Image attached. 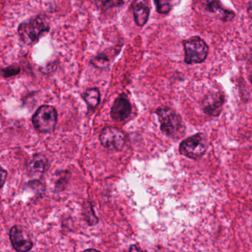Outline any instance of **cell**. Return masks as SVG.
I'll use <instances>...</instances> for the list:
<instances>
[{"mask_svg": "<svg viewBox=\"0 0 252 252\" xmlns=\"http://www.w3.org/2000/svg\"><path fill=\"white\" fill-rule=\"evenodd\" d=\"M201 3H202L204 8L208 11L212 12V13H217V12L221 13L223 14V21L232 20L235 16L232 12H229L228 10H225L221 8L217 4L216 0H201Z\"/></svg>", "mask_w": 252, "mask_h": 252, "instance_id": "obj_13", "label": "cell"}, {"mask_svg": "<svg viewBox=\"0 0 252 252\" xmlns=\"http://www.w3.org/2000/svg\"><path fill=\"white\" fill-rule=\"evenodd\" d=\"M131 113V103L127 96L124 93H121L114 101L111 109V117L117 122H123L128 119Z\"/></svg>", "mask_w": 252, "mask_h": 252, "instance_id": "obj_8", "label": "cell"}, {"mask_svg": "<svg viewBox=\"0 0 252 252\" xmlns=\"http://www.w3.org/2000/svg\"><path fill=\"white\" fill-rule=\"evenodd\" d=\"M48 18L44 15H37L23 21L18 26L19 39L26 45H33L50 32Z\"/></svg>", "mask_w": 252, "mask_h": 252, "instance_id": "obj_1", "label": "cell"}, {"mask_svg": "<svg viewBox=\"0 0 252 252\" xmlns=\"http://www.w3.org/2000/svg\"><path fill=\"white\" fill-rule=\"evenodd\" d=\"M48 165V161L44 155L35 154L28 159L26 164L28 176L36 181L41 179Z\"/></svg>", "mask_w": 252, "mask_h": 252, "instance_id": "obj_10", "label": "cell"}, {"mask_svg": "<svg viewBox=\"0 0 252 252\" xmlns=\"http://www.w3.org/2000/svg\"><path fill=\"white\" fill-rule=\"evenodd\" d=\"M57 112L53 106H41L32 118L33 125L37 131L41 133H52L57 123Z\"/></svg>", "mask_w": 252, "mask_h": 252, "instance_id": "obj_4", "label": "cell"}, {"mask_svg": "<svg viewBox=\"0 0 252 252\" xmlns=\"http://www.w3.org/2000/svg\"><path fill=\"white\" fill-rule=\"evenodd\" d=\"M161 124V130L168 136L179 138L185 134L184 123L179 113L168 106H160L155 111Z\"/></svg>", "mask_w": 252, "mask_h": 252, "instance_id": "obj_2", "label": "cell"}, {"mask_svg": "<svg viewBox=\"0 0 252 252\" xmlns=\"http://www.w3.org/2000/svg\"><path fill=\"white\" fill-rule=\"evenodd\" d=\"M128 252H144L139 248V247H137L136 245H132L131 247L129 249Z\"/></svg>", "mask_w": 252, "mask_h": 252, "instance_id": "obj_19", "label": "cell"}, {"mask_svg": "<svg viewBox=\"0 0 252 252\" xmlns=\"http://www.w3.org/2000/svg\"><path fill=\"white\" fill-rule=\"evenodd\" d=\"M83 99L90 110H93L100 103L101 94L99 89L90 88L83 94Z\"/></svg>", "mask_w": 252, "mask_h": 252, "instance_id": "obj_12", "label": "cell"}, {"mask_svg": "<svg viewBox=\"0 0 252 252\" xmlns=\"http://www.w3.org/2000/svg\"><path fill=\"white\" fill-rule=\"evenodd\" d=\"M185 62L187 64L203 63L207 59L209 47L207 43L198 36L191 37L183 43Z\"/></svg>", "mask_w": 252, "mask_h": 252, "instance_id": "obj_5", "label": "cell"}, {"mask_svg": "<svg viewBox=\"0 0 252 252\" xmlns=\"http://www.w3.org/2000/svg\"><path fill=\"white\" fill-rule=\"evenodd\" d=\"M7 172L5 170L0 167V189L4 186L7 179Z\"/></svg>", "mask_w": 252, "mask_h": 252, "instance_id": "obj_18", "label": "cell"}, {"mask_svg": "<svg viewBox=\"0 0 252 252\" xmlns=\"http://www.w3.org/2000/svg\"><path fill=\"white\" fill-rule=\"evenodd\" d=\"M82 252H101L98 251V250H93V249H89V250H85V251H84Z\"/></svg>", "mask_w": 252, "mask_h": 252, "instance_id": "obj_20", "label": "cell"}, {"mask_svg": "<svg viewBox=\"0 0 252 252\" xmlns=\"http://www.w3.org/2000/svg\"><path fill=\"white\" fill-rule=\"evenodd\" d=\"M96 7L101 11H108L114 7H121L124 4L123 0H95Z\"/></svg>", "mask_w": 252, "mask_h": 252, "instance_id": "obj_14", "label": "cell"}, {"mask_svg": "<svg viewBox=\"0 0 252 252\" xmlns=\"http://www.w3.org/2000/svg\"><path fill=\"white\" fill-rule=\"evenodd\" d=\"M99 138L102 145L111 151H121L127 142V136L124 132L114 126L104 127Z\"/></svg>", "mask_w": 252, "mask_h": 252, "instance_id": "obj_6", "label": "cell"}, {"mask_svg": "<svg viewBox=\"0 0 252 252\" xmlns=\"http://www.w3.org/2000/svg\"><path fill=\"white\" fill-rule=\"evenodd\" d=\"M225 97L221 93H210L202 101L203 109L210 117L219 116L223 110Z\"/></svg>", "mask_w": 252, "mask_h": 252, "instance_id": "obj_9", "label": "cell"}, {"mask_svg": "<svg viewBox=\"0 0 252 252\" xmlns=\"http://www.w3.org/2000/svg\"><path fill=\"white\" fill-rule=\"evenodd\" d=\"M10 240L13 249L17 252H30L34 246L29 231L20 225H15L11 228Z\"/></svg>", "mask_w": 252, "mask_h": 252, "instance_id": "obj_7", "label": "cell"}, {"mask_svg": "<svg viewBox=\"0 0 252 252\" xmlns=\"http://www.w3.org/2000/svg\"><path fill=\"white\" fill-rule=\"evenodd\" d=\"M131 10L136 25L139 27L144 26L149 19L150 13V10L146 0H133L131 4Z\"/></svg>", "mask_w": 252, "mask_h": 252, "instance_id": "obj_11", "label": "cell"}, {"mask_svg": "<svg viewBox=\"0 0 252 252\" xmlns=\"http://www.w3.org/2000/svg\"><path fill=\"white\" fill-rule=\"evenodd\" d=\"M20 72V69L18 66H10L1 70V75L7 78V77L13 76L17 75Z\"/></svg>", "mask_w": 252, "mask_h": 252, "instance_id": "obj_17", "label": "cell"}, {"mask_svg": "<svg viewBox=\"0 0 252 252\" xmlns=\"http://www.w3.org/2000/svg\"><path fill=\"white\" fill-rule=\"evenodd\" d=\"M84 215L85 217L86 220L90 226L96 224L99 222V219L96 217L93 212V207L90 203H86L84 206Z\"/></svg>", "mask_w": 252, "mask_h": 252, "instance_id": "obj_16", "label": "cell"}, {"mask_svg": "<svg viewBox=\"0 0 252 252\" xmlns=\"http://www.w3.org/2000/svg\"><path fill=\"white\" fill-rule=\"evenodd\" d=\"M208 139L203 133H198L182 141L179 145L181 155L193 160H198L208 149Z\"/></svg>", "mask_w": 252, "mask_h": 252, "instance_id": "obj_3", "label": "cell"}, {"mask_svg": "<svg viewBox=\"0 0 252 252\" xmlns=\"http://www.w3.org/2000/svg\"><path fill=\"white\" fill-rule=\"evenodd\" d=\"M173 0H154L157 11L161 14H167L173 8Z\"/></svg>", "mask_w": 252, "mask_h": 252, "instance_id": "obj_15", "label": "cell"}]
</instances>
